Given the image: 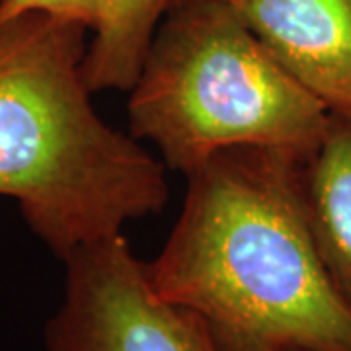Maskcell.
Instances as JSON below:
<instances>
[{
  "mask_svg": "<svg viewBox=\"0 0 351 351\" xmlns=\"http://www.w3.org/2000/svg\"><path fill=\"white\" fill-rule=\"evenodd\" d=\"M106 0H0V24L24 12H51L80 20L94 29L100 20Z\"/></svg>",
  "mask_w": 351,
  "mask_h": 351,
  "instance_id": "obj_8",
  "label": "cell"
},
{
  "mask_svg": "<svg viewBox=\"0 0 351 351\" xmlns=\"http://www.w3.org/2000/svg\"><path fill=\"white\" fill-rule=\"evenodd\" d=\"M304 156L232 147L189 172L180 217L145 262L152 289L223 351H351V311L304 213Z\"/></svg>",
  "mask_w": 351,
  "mask_h": 351,
  "instance_id": "obj_1",
  "label": "cell"
},
{
  "mask_svg": "<svg viewBox=\"0 0 351 351\" xmlns=\"http://www.w3.org/2000/svg\"><path fill=\"white\" fill-rule=\"evenodd\" d=\"M265 49L330 112L351 110V0H237Z\"/></svg>",
  "mask_w": 351,
  "mask_h": 351,
  "instance_id": "obj_5",
  "label": "cell"
},
{
  "mask_svg": "<svg viewBox=\"0 0 351 351\" xmlns=\"http://www.w3.org/2000/svg\"><path fill=\"white\" fill-rule=\"evenodd\" d=\"M232 2H237V0H232Z\"/></svg>",
  "mask_w": 351,
  "mask_h": 351,
  "instance_id": "obj_9",
  "label": "cell"
},
{
  "mask_svg": "<svg viewBox=\"0 0 351 351\" xmlns=\"http://www.w3.org/2000/svg\"><path fill=\"white\" fill-rule=\"evenodd\" d=\"M63 262L64 295L45 324L47 351H223L197 314L152 289L123 234Z\"/></svg>",
  "mask_w": 351,
  "mask_h": 351,
  "instance_id": "obj_4",
  "label": "cell"
},
{
  "mask_svg": "<svg viewBox=\"0 0 351 351\" xmlns=\"http://www.w3.org/2000/svg\"><path fill=\"white\" fill-rule=\"evenodd\" d=\"M88 32L39 10L0 24V195L59 260L168 201L164 162L92 104Z\"/></svg>",
  "mask_w": 351,
  "mask_h": 351,
  "instance_id": "obj_2",
  "label": "cell"
},
{
  "mask_svg": "<svg viewBox=\"0 0 351 351\" xmlns=\"http://www.w3.org/2000/svg\"><path fill=\"white\" fill-rule=\"evenodd\" d=\"M330 110L265 49L232 0H182L154 32L129 98L131 135L188 176L232 147L308 156Z\"/></svg>",
  "mask_w": 351,
  "mask_h": 351,
  "instance_id": "obj_3",
  "label": "cell"
},
{
  "mask_svg": "<svg viewBox=\"0 0 351 351\" xmlns=\"http://www.w3.org/2000/svg\"><path fill=\"white\" fill-rule=\"evenodd\" d=\"M182 0H106L82 75L92 92L131 90L162 18Z\"/></svg>",
  "mask_w": 351,
  "mask_h": 351,
  "instance_id": "obj_7",
  "label": "cell"
},
{
  "mask_svg": "<svg viewBox=\"0 0 351 351\" xmlns=\"http://www.w3.org/2000/svg\"><path fill=\"white\" fill-rule=\"evenodd\" d=\"M301 189L314 244L351 311V110L330 112L318 147L301 164Z\"/></svg>",
  "mask_w": 351,
  "mask_h": 351,
  "instance_id": "obj_6",
  "label": "cell"
}]
</instances>
